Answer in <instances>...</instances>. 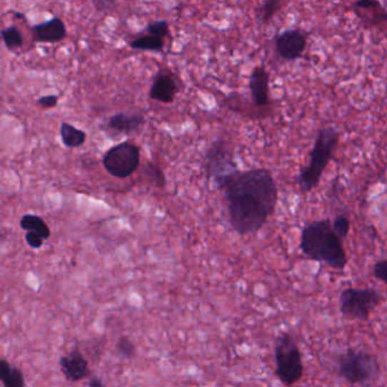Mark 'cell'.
I'll list each match as a JSON object with an SVG mask.
<instances>
[{"mask_svg": "<svg viewBox=\"0 0 387 387\" xmlns=\"http://www.w3.org/2000/svg\"><path fill=\"white\" fill-rule=\"evenodd\" d=\"M207 169L208 174L221 190H225L228 183L240 172L232 154L221 141L215 142L208 151Z\"/></svg>", "mask_w": 387, "mask_h": 387, "instance_id": "obj_8", "label": "cell"}, {"mask_svg": "<svg viewBox=\"0 0 387 387\" xmlns=\"http://www.w3.org/2000/svg\"><path fill=\"white\" fill-rule=\"evenodd\" d=\"M224 191L231 225L240 236L261 230L278 202L276 181L265 169L238 172Z\"/></svg>", "mask_w": 387, "mask_h": 387, "instance_id": "obj_1", "label": "cell"}, {"mask_svg": "<svg viewBox=\"0 0 387 387\" xmlns=\"http://www.w3.org/2000/svg\"><path fill=\"white\" fill-rule=\"evenodd\" d=\"M381 301L382 296L373 288H346L340 296L341 313L350 321H366Z\"/></svg>", "mask_w": 387, "mask_h": 387, "instance_id": "obj_6", "label": "cell"}, {"mask_svg": "<svg viewBox=\"0 0 387 387\" xmlns=\"http://www.w3.org/2000/svg\"><path fill=\"white\" fill-rule=\"evenodd\" d=\"M340 139V131L334 126H325L317 133L310 152L309 163L302 167L298 175V184L303 194L313 191L318 186L323 172L338 149Z\"/></svg>", "mask_w": 387, "mask_h": 387, "instance_id": "obj_3", "label": "cell"}, {"mask_svg": "<svg viewBox=\"0 0 387 387\" xmlns=\"http://www.w3.org/2000/svg\"><path fill=\"white\" fill-rule=\"evenodd\" d=\"M144 122H146L144 117L139 114L130 115L126 113H117L109 119L108 126L115 132L130 134V133L136 132L144 124Z\"/></svg>", "mask_w": 387, "mask_h": 387, "instance_id": "obj_14", "label": "cell"}, {"mask_svg": "<svg viewBox=\"0 0 387 387\" xmlns=\"http://www.w3.org/2000/svg\"><path fill=\"white\" fill-rule=\"evenodd\" d=\"M276 375L285 386H292L303 376L301 352L292 335L283 333L275 341Z\"/></svg>", "mask_w": 387, "mask_h": 387, "instance_id": "obj_4", "label": "cell"}, {"mask_svg": "<svg viewBox=\"0 0 387 387\" xmlns=\"http://www.w3.org/2000/svg\"><path fill=\"white\" fill-rule=\"evenodd\" d=\"M338 371L350 384H365L378 376L379 363L368 352L350 348L338 357Z\"/></svg>", "mask_w": 387, "mask_h": 387, "instance_id": "obj_5", "label": "cell"}, {"mask_svg": "<svg viewBox=\"0 0 387 387\" xmlns=\"http://www.w3.org/2000/svg\"><path fill=\"white\" fill-rule=\"evenodd\" d=\"M252 99L259 107H267L271 104L269 94V73L263 66H256L252 69L249 82Z\"/></svg>", "mask_w": 387, "mask_h": 387, "instance_id": "obj_12", "label": "cell"}, {"mask_svg": "<svg viewBox=\"0 0 387 387\" xmlns=\"http://www.w3.org/2000/svg\"><path fill=\"white\" fill-rule=\"evenodd\" d=\"M132 49L144 50V51H155L161 53L165 47V41L150 34L138 36L130 44Z\"/></svg>", "mask_w": 387, "mask_h": 387, "instance_id": "obj_19", "label": "cell"}, {"mask_svg": "<svg viewBox=\"0 0 387 387\" xmlns=\"http://www.w3.org/2000/svg\"><path fill=\"white\" fill-rule=\"evenodd\" d=\"M309 34L300 29H288L277 34L275 38V50L284 61H294L301 59L307 49Z\"/></svg>", "mask_w": 387, "mask_h": 387, "instance_id": "obj_9", "label": "cell"}, {"mask_svg": "<svg viewBox=\"0 0 387 387\" xmlns=\"http://www.w3.org/2000/svg\"><path fill=\"white\" fill-rule=\"evenodd\" d=\"M89 387H106V385L99 377H91L89 381Z\"/></svg>", "mask_w": 387, "mask_h": 387, "instance_id": "obj_28", "label": "cell"}, {"mask_svg": "<svg viewBox=\"0 0 387 387\" xmlns=\"http://www.w3.org/2000/svg\"><path fill=\"white\" fill-rule=\"evenodd\" d=\"M0 381L4 387H25L24 375L20 368L11 366L7 360L0 361Z\"/></svg>", "mask_w": 387, "mask_h": 387, "instance_id": "obj_15", "label": "cell"}, {"mask_svg": "<svg viewBox=\"0 0 387 387\" xmlns=\"http://www.w3.org/2000/svg\"><path fill=\"white\" fill-rule=\"evenodd\" d=\"M59 366L61 373L69 382H80L90 376L88 360L78 348H74L66 356H61Z\"/></svg>", "mask_w": 387, "mask_h": 387, "instance_id": "obj_10", "label": "cell"}, {"mask_svg": "<svg viewBox=\"0 0 387 387\" xmlns=\"http://www.w3.org/2000/svg\"><path fill=\"white\" fill-rule=\"evenodd\" d=\"M1 36H3L6 48L9 50H15L17 48L22 47L23 42H24L22 34L16 26H9V28L1 31Z\"/></svg>", "mask_w": 387, "mask_h": 387, "instance_id": "obj_20", "label": "cell"}, {"mask_svg": "<svg viewBox=\"0 0 387 387\" xmlns=\"http://www.w3.org/2000/svg\"><path fill=\"white\" fill-rule=\"evenodd\" d=\"M103 165L111 176L117 179L131 176L140 165V149L132 142H121L106 151Z\"/></svg>", "mask_w": 387, "mask_h": 387, "instance_id": "obj_7", "label": "cell"}, {"mask_svg": "<svg viewBox=\"0 0 387 387\" xmlns=\"http://www.w3.org/2000/svg\"><path fill=\"white\" fill-rule=\"evenodd\" d=\"M25 241L32 249H40L44 246V238L36 232H26Z\"/></svg>", "mask_w": 387, "mask_h": 387, "instance_id": "obj_26", "label": "cell"}, {"mask_svg": "<svg viewBox=\"0 0 387 387\" xmlns=\"http://www.w3.org/2000/svg\"><path fill=\"white\" fill-rule=\"evenodd\" d=\"M333 223V230L334 232L340 236L342 240L346 238L350 233V228H351V221L348 218V216L346 213H340V215L335 217Z\"/></svg>", "mask_w": 387, "mask_h": 387, "instance_id": "obj_22", "label": "cell"}, {"mask_svg": "<svg viewBox=\"0 0 387 387\" xmlns=\"http://www.w3.org/2000/svg\"><path fill=\"white\" fill-rule=\"evenodd\" d=\"M284 5L281 0H267L260 7V21L263 24H268L271 19L275 16L277 11Z\"/></svg>", "mask_w": 387, "mask_h": 387, "instance_id": "obj_21", "label": "cell"}, {"mask_svg": "<svg viewBox=\"0 0 387 387\" xmlns=\"http://www.w3.org/2000/svg\"><path fill=\"white\" fill-rule=\"evenodd\" d=\"M61 142L67 148H79L86 142V133L69 123L63 122L61 125Z\"/></svg>", "mask_w": 387, "mask_h": 387, "instance_id": "obj_17", "label": "cell"}, {"mask_svg": "<svg viewBox=\"0 0 387 387\" xmlns=\"http://www.w3.org/2000/svg\"><path fill=\"white\" fill-rule=\"evenodd\" d=\"M146 32L150 36H156L159 39H165L169 36V26L166 21H155V22L149 23L146 28Z\"/></svg>", "mask_w": 387, "mask_h": 387, "instance_id": "obj_23", "label": "cell"}, {"mask_svg": "<svg viewBox=\"0 0 387 387\" xmlns=\"http://www.w3.org/2000/svg\"><path fill=\"white\" fill-rule=\"evenodd\" d=\"M300 249L309 259L343 271L348 265L343 240L333 230L331 219L310 221L302 228Z\"/></svg>", "mask_w": 387, "mask_h": 387, "instance_id": "obj_2", "label": "cell"}, {"mask_svg": "<svg viewBox=\"0 0 387 387\" xmlns=\"http://www.w3.org/2000/svg\"><path fill=\"white\" fill-rule=\"evenodd\" d=\"M20 226L26 232L38 233L44 238V240H48L51 234L47 223L40 216L32 215V213L23 216L20 221Z\"/></svg>", "mask_w": 387, "mask_h": 387, "instance_id": "obj_18", "label": "cell"}, {"mask_svg": "<svg viewBox=\"0 0 387 387\" xmlns=\"http://www.w3.org/2000/svg\"><path fill=\"white\" fill-rule=\"evenodd\" d=\"M177 86L174 79L169 73L159 72L156 75L150 89V97L159 103L171 104L174 101Z\"/></svg>", "mask_w": 387, "mask_h": 387, "instance_id": "obj_13", "label": "cell"}, {"mask_svg": "<svg viewBox=\"0 0 387 387\" xmlns=\"http://www.w3.org/2000/svg\"><path fill=\"white\" fill-rule=\"evenodd\" d=\"M66 36V25L59 17H53L47 22L32 26V36L36 42L55 44L64 40Z\"/></svg>", "mask_w": 387, "mask_h": 387, "instance_id": "obj_11", "label": "cell"}, {"mask_svg": "<svg viewBox=\"0 0 387 387\" xmlns=\"http://www.w3.org/2000/svg\"><path fill=\"white\" fill-rule=\"evenodd\" d=\"M373 276L387 284V259L377 261L373 266Z\"/></svg>", "mask_w": 387, "mask_h": 387, "instance_id": "obj_25", "label": "cell"}, {"mask_svg": "<svg viewBox=\"0 0 387 387\" xmlns=\"http://www.w3.org/2000/svg\"><path fill=\"white\" fill-rule=\"evenodd\" d=\"M116 350L119 356H122L123 358H126V359H131V358L136 356V346L128 336H121L117 340Z\"/></svg>", "mask_w": 387, "mask_h": 387, "instance_id": "obj_24", "label": "cell"}, {"mask_svg": "<svg viewBox=\"0 0 387 387\" xmlns=\"http://www.w3.org/2000/svg\"><path fill=\"white\" fill-rule=\"evenodd\" d=\"M354 9H369L373 14L363 21L366 25H376L387 23V11L382 4L375 0H360L353 4Z\"/></svg>", "mask_w": 387, "mask_h": 387, "instance_id": "obj_16", "label": "cell"}, {"mask_svg": "<svg viewBox=\"0 0 387 387\" xmlns=\"http://www.w3.org/2000/svg\"><path fill=\"white\" fill-rule=\"evenodd\" d=\"M59 98L57 94H49V96L39 98L38 104L44 108H54L59 104Z\"/></svg>", "mask_w": 387, "mask_h": 387, "instance_id": "obj_27", "label": "cell"}]
</instances>
